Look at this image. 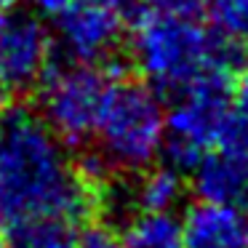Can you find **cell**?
I'll return each instance as SVG.
<instances>
[{
	"label": "cell",
	"instance_id": "6da1fadb",
	"mask_svg": "<svg viewBox=\"0 0 248 248\" xmlns=\"http://www.w3.org/2000/svg\"><path fill=\"white\" fill-rule=\"evenodd\" d=\"M104 184L72 166L40 115L24 107L0 115V221L6 227L38 216L86 224L102 214Z\"/></svg>",
	"mask_w": 248,
	"mask_h": 248
},
{
	"label": "cell",
	"instance_id": "7a4b0ae2",
	"mask_svg": "<svg viewBox=\"0 0 248 248\" xmlns=\"http://www.w3.org/2000/svg\"><path fill=\"white\" fill-rule=\"evenodd\" d=\"M131 14V59L160 96H171L208 72L235 80L246 67L248 46L208 30L192 16H171L147 8Z\"/></svg>",
	"mask_w": 248,
	"mask_h": 248
},
{
	"label": "cell",
	"instance_id": "3957f363",
	"mask_svg": "<svg viewBox=\"0 0 248 248\" xmlns=\"http://www.w3.org/2000/svg\"><path fill=\"white\" fill-rule=\"evenodd\" d=\"M93 136L99 157L120 171H144L160 155L166 104L147 80L115 78L104 96Z\"/></svg>",
	"mask_w": 248,
	"mask_h": 248
},
{
	"label": "cell",
	"instance_id": "277c9868",
	"mask_svg": "<svg viewBox=\"0 0 248 248\" xmlns=\"http://www.w3.org/2000/svg\"><path fill=\"white\" fill-rule=\"evenodd\" d=\"M235 118L232 78L208 72L171 93L166 109V136L160 152L168 166L192 171V166L221 141L227 125Z\"/></svg>",
	"mask_w": 248,
	"mask_h": 248
},
{
	"label": "cell",
	"instance_id": "5b68a950",
	"mask_svg": "<svg viewBox=\"0 0 248 248\" xmlns=\"http://www.w3.org/2000/svg\"><path fill=\"white\" fill-rule=\"evenodd\" d=\"M118 75V67L102 62L67 59L46 67L38 80L40 118L62 144L80 147L93 136L104 96Z\"/></svg>",
	"mask_w": 248,
	"mask_h": 248
},
{
	"label": "cell",
	"instance_id": "8992f818",
	"mask_svg": "<svg viewBox=\"0 0 248 248\" xmlns=\"http://www.w3.org/2000/svg\"><path fill=\"white\" fill-rule=\"evenodd\" d=\"M192 187L200 200L248 203V123L237 112L219 144L192 166Z\"/></svg>",
	"mask_w": 248,
	"mask_h": 248
},
{
	"label": "cell",
	"instance_id": "52a82bcc",
	"mask_svg": "<svg viewBox=\"0 0 248 248\" xmlns=\"http://www.w3.org/2000/svg\"><path fill=\"white\" fill-rule=\"evenodd\" d=\"M128 6H109L99 0H78L56 16L62 51L67 59L104 62L120 43Z\"/></svg>",
	"mask_w": 248,
	"mask_h": 248
},
{
	"label": "cell",
	"instance_id": "ba28073f",
	"mask_svg": "<svg viewBox=\"0 0 248 248\" xmlns=\"http://www.w3.org/2000/svg\"><path fill=\"white\" fill-rule=\"evenodd\" d=\"M51 64V35L30 14L8 11L0 16V80L11 91L38 86Z\"/></svg>",
	"mask_w": 248,
	"mask_h": 248
},
{
	"label": "cell",
	"instance_id": "9c48e42d",
	"mask_svg": "<svg viewBox=\"0 0 248 248\" xmlns=\"http://www.w3.org/2000/svg\"><path fill=\"white\" fill-rule=\"evenodd\" d=\"M179 224L182 248H248V208L240 203L198 200Z\"/></svg>",
	"mask_w": 248,
	"mask_h": 248
},
{
	"label": "cell",
	"instance_id": "30bf717a",
	"mask_svg": "<svg viewBox=\"0 0 248 248\" xmlns=\"http://www.w3.org/2000/svg\"><path fill=\"white\" fill-rule=\"evenodd\" d=\"M80 221L67 216H38L6 227L8 248H78Z\"/></svg>",
	"mask_w": 248,
	"mask_h": 248
},
{
	"label": "cell",
	"instance_id": "8fae6325",
	"mask_svg": "<svg viewBox=\"0 0 248 248\" xmlns=\"http://www.w3.org/2000/svg\"><path fill=\"white\" fill-rule=\"evenodd\" d=\"M184 198V176L173 166H147L139 182L128 189L131 208L141 211H173Z\"/></svg>",
	"mask_w": 248,
	"mask_h": 248
},
{
	"label": "cell",
	"instance_id": "7c38bea8",
	"mask_svg": "<svg viewBox=\"0 0 248 248\" xmlns=\"http://www.w3.org/2000/svg\"><path fill=\"white\" fill-rule=\"evenodd\" d=\"M120 240L123 248H182V224L171 211H141Z\"/></svg>",
	"mask_w": 248,
	"mask_h": 248
},
{
	"label": "cell",
	"instance_id": "4fadbf2b",
	"mask_svg": "<svg viewBox=\"0 0 248 248\" xmlns=\"http://www.w3.org/2000/svg\"><path fill=\"white\" fill-rule=\"evenodd\" d=\"M205 11L216 32L248 46V0H208Z\"/></svg>",
	"mask_w": 248,
	"mask_h": 248
},
{
	"label": "cell",
	"instance_id": "5bb4252c",
	"mask_svg": "<svg viewBox=\"0 0 248 248\" xmlns=\"http://www.w3.org/2000/svg\"><path fill=\"white\" fill-rule=\"evenodd\" d=\"M208 0H141V8L157 14H171V16H192L198 19L205 14Z\"/></svg>",
	"mask_w": 248,
	"mask_h": 248
},
{
	"label": "cell",
	"instance_id": "9a60e30c",
	"mask_svg": "<svg viewBox=\"0 0 248 248\" xmlns=\"http://www.w3.org/2000/svg\"><path fill=\"white\" fill-rule=\"evenodd\" d=\"M78 248H123V240H120L109 227L93 224V227H88V230L80 232Z\"/></svg>",
	"mask_w": 248,
	"mask_h": 248
},
{
	"label": "cell",
	"instance_id": "2e32d148",
	"mask_svg": "<svg viewBox=\"0 0 248 248\" xmlns=\"http://www.w3.org/2000/svg\"><path fill=\"white\" fill-rule=\"evenodd\" d=\"M232 83H235V86H232V104H235V112L248 123V64L237 72Z\"/></svg>",
	"mask_w": 248,
	"mask_h": 248
},
{
	"label": "cell",
	"instance_id": "e0dca14e",
	"mask_svg": "<svg viewBox=\"0 0 248 248\" xmlns=\"http://www.w3.org/2000/svg\"><path fill=\"white\" fill-rule=\"evenodd\" d=\"M78 0H32V6L38 8L43 16H51V19H56L59 14H64L67 8H72Z\"/></svg>",
	"mask_w": 248,
	"mask_h": 248
},
{
	"label": "cell",
	"instance_id": "ac0fdd59",
	"mask_svg": "<svg viewBox=\"0 0 248 248\" xmlns=\"http://www.w3.org/2000/svg\"><path fill=\"white\" fill-rule=\"evenodd\" d=\"M8 107H11V88L0 80V115L6 112Z\"/></svg>",
	"mask_w": 248,
	"mask_h": 248
},
{
	"label": "cell",
	"instance_id": "d6986e66",
	"mask_svg": "<svg viewBox=\"0 0 248 248\" xmlns=\"http://www.w3.org/2000/svg\"><path fill=\"white\" fill-rule=\"evenodd\" d=\"M19 3H22V0H0V16L8 14V11H16Z\"/></svg>",
	"mask_w": 248,
	"mask_h": 248
},
{
	"label": "cell",
	"instance_id": "ffe728a7",
	"mask_svg": "<svg viewBox=\"0 0 248 248\" xmlns=\"http://www.w3.org/2000/svg\"><path fill=\"white\" fill-rule=\"evenodd\" d=\"M0 248H8L6 246V237H3V235H0Z\"/></svg>",
	"mask_w": 248,
	"mask_h": 248
}]
</instances>
